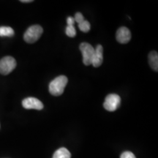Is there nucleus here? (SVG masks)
Instances as JSON below:
<instances>
[{"label": "nucleus", "instance_id": "nucleus-15", "mask_svg": "<svg viewBox=\"0 0 158 158\" xmlns=\"http://www.w3.org/2000/svg\"><path fill=\"white\" fill-rule=\"evenodd\" d=\"M75 21H76L78 23H80L81 22H82L84 20H85L84 19V16L81 13H77L76 15H75V18H74Z\"/></svg>", "mask_w": 158, "mask_h": 158}, {"label": "nucleus", "instance_id": "nucleus-16", "mask_svg": "<svg viewBox=\"0 0 158 158\" xmlns=\"http://www.w3.org/2000/svg\"><path fill=\"white\" fill-rule=\"evenodd\" d=\"M75 20L73 17H68V19H67V23H68V26H74Z\"/></svg>", "mask_w": 158, "mask_h": 158}, {"label": "nucleus", "instance_id": "nucleus-7", "mask_svg": "<svg viewBox=\"0 0 158 158\" xmlns=\"http://www.w3.org/2000/svg\"><path fill=\"white\" fill-rule=\"evenodd\" d=\"M116 40L118 43L122 44H126L131 39V33L130 31L126 27H120L116 31Z\"/></svg>", "mask_w": 158, "mask_h": 158}, {"label": "nucleus", "instance_id": "nucleus-4", "mask_svg": "<svg viewBox=\"0 0 158 158\" xmlns=\"http://www.w3.org/2000/svg\"><path fill=\"white\" fill-rule=\"evenodd\" d=\"M83 56V62L85 65L92 64L94 54V48L88 43H82L79 46Z\"/></svg>", "mask_w": 158, "mask_h": 158}, {"label": "nucleus", "instance_id": "nucleus-8", "mask_svg": "<svg viewBox=\"0 0 158 158\" xmlns=\"http://www.w3.org/2000/svg\"><path fill=\"white\" fill-rule=\"evenodd\" d=\"M102 61H103V48L101 45H98L96 48H94V54L92 58V64L94 68H98L102 64Z\"/></svg>", "mask_w": 158, "mask_h": 158}, {"label": "nucleus", "instance_id": "nucleus-6", "mask_svg": "<svg viewBox=\"0 0 158 158\" xmlns=\"http://www.w3.org/2000/svg\"><path fill=\"white\" fill-rule=\"evenodd\" d=\"M22 106L25 109H35L42 110L43 108V104L38 99L32 98H25L22 101Z\"/></svg>", "mask_w": 158, "mask_h": 158}, {"label": "nucleus", "instance_id": "nucleus-14", "mask_svg": "<svg viewBox=\"0 0 158 158\" xmlns=\"http://www.w3.org/2000/svg\"><path fill=\"white\" fill-rule=\"evenodd\" d=\"M120 158H136L135 156L134 155L133 153L131 152H124L120 156Z\"/></svg>", "mask_w": 158, "mask_h": 158}, {"label": "nucleus", "instance_id": "nucleus-17", "mask_svg": "<svg viewBox=\"0 0 158 158\" xmlns=\"http://www.w3.org/2000/svg\"><path fill=\"white\" fill-rule=\"evenodd\" d=\"M21 2H23V3H28V2H33L32 0H21Z\"/></svg>", "mask_w": 158, "mask_h": 158}, {"label": "nucleus", "instance_id": "nucleus-5", "mask_svg": "<svg viewBox=\"0 0 158 158\" xmlns=\"http://www.w3.org/2000/svg\"><path fill=\"white\" fill-rule=\"evenodd\" d=\"M121 103V98L118 94H110L106 98L103 106L108 111H114L118 108Z\"/></svg>", "mask_w": 158, "mask_h": 158}, {"label": "nucleus", "instance_id": "nucleus-3", "mask_svg": "<svg viewBox=\"0 0 158 158\" xmlns=\"http://www.w3.org/2000/svg\"><path fill=\"white\" fill-rule=\"evenodd\" d=\"M16 67V61L13 57L7 56L0 60V73L8 75Z\"/></svg>", "mask_w": 158, "mask_h": 158}, {"label": "nucleus", "instance_id": "nucleus-9", "mask_svg": "<svg viewBox=\"0 0 158 158\" xmlns=\"http://www.w3.org/2000/svg\"><path fill=\"white\" fill-rule=\"evenodd\" d=\"M149 64L154 70H158V54L157 51H152L149 54Z\"/></svg>", "mask_w": 158, "mask_h": 158}, {"label": "nucleus", "instance_id": "nucleus-10", "mask_svg": "<svg viewBox=\"0 0 158 158\" xmlns=\"http://www.w3.org/2000/svg\"><path fill=\"white\" fill-rule=\"evenodd\" d=\"M52 158H71V154L66 148L62 147L55 152Z\"/></svg>", "mask_w": 158, "mask_h": 158}, {"label": "nucleus", "instance_id": "nucleus-11", "mask_svg": "<svg viewBox=\"0 0 158 158\" xmlns=\"http://www.w3.org/2000/svg\"><path fill=\"white\" fill-rule=\"evenodd\" d=\"M14 30L10 27H0V37H13Z\"/></svg>", "mask_w": 158, "mask_h": 158}, {"label": "nucleus", "instance_id": "nucleus-2", "mask_svg": "<svg viewBox=\"0 0 158 158\" xmlns=\"http://www.w3.org/2000/svg\"><path fill=\"white\" fill-rule=\"evenodd\" d=\"M43 29L40 25H33L29 27L23 35V39L27 43H34L39 40L43 34Z\"/></svg>", "mask_w": 158, "mask_h": 158}, {"label": "nucleus", "instance_id": "nucleus-12", "mask_svg": "<svg viewBox=\"0 0 158 158\" xmlns=\"http://www.w3.org/2000/svg\"><path fill=\"white\" fill-rule=\"evenodd\" d=\"M78 28L80 29L81 31H82L83 32H88L90 30L91 26L90 23L88 22L86 20H84L82 22L78 23Z\"/></svg>", "mask_w": 158, "mask_h": 158}, {"label": "nucleus", "instance_id": "nucleus-1", "mask_svg": "<svg viewBox=\"0 0 158 158\" xmlns=\"http://www.w3.org/2000/svg\"><path fill=\"white\" fill-rule=\"evenodd\" d=\"M68 79L66 76H60L56 77L49 84V92L54 96H59L63 94L64 88L68 84Z\"/></svg>", "mask_w": 158, "mask_h": 158}, {"label": "nucleus", "instance_id": "nucleus-13", "mask_svg": "<svg viewBox=\"0 0 158 158\" xmlns=\"http://www.w3.org/2000/svg\"><path fill=\"white\" fill-rule=\"evenodd\" d=\"M66 35L70 37H74L76 35V31L74 26H68L65 29Z\"/></svg>", "mask_w": 158, "mask_h": 158}]
</instances>
